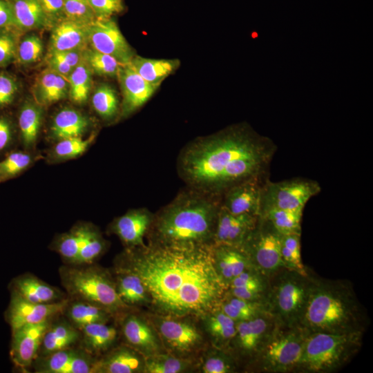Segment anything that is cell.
Wrapping results in <instances>:
<instances>
[{
  "label": "cell",
  "instance_id": "277c9868",
  "mask_svg": "<svg viewBox=\"0 0 373 373\" xmlns=\"http://www.w3.org/2000/svg\"><path fill=\"white\" fill-rule=\"evenodd\" d=\"M358 309L350 292L337 286L312 283L300 325L310 332L359 331Z\"/></svg>",
  "mask_w": 373,
  "mask_h": 373
},
{
  "label": "cell",
  "instance_id": "816d5d0a",
  "mask_svg": "<svg viewBox=\"0 0 373 373\" xmlns=\"http://www.w3.org/2000/svg\"><path fill=\"white\" fill-rule=\"evenodd\" d=\"M96 19L112 18L124 10L123 0H87Z\"/></svg>",
  "mask_w": 373,
  "mask_h": 373
},
{
  "label": "cell",
  "instance_id": "ba28073f",
  "mask_svg": "<svg viewBox=\"0 0 373 373\" xmlns=\"http://www.w3.org/2000/svg\"><path fill=\"white\" fill-rule=\"evenodd\" d=\"M287 328L288 330L271 334L259 350L265 370L283 372L296 368L309 332L303 327Z\"/></svg>",
  "mask_w": 373,
  "mask_h": 373
},
{
  "label": "cell",
  "instance_id": "ffe728a7",
  "mask_svg": "<svg viewBox=\"0 0 373 373\" xmlns=\"http://www.w3.org/2000/svg\"><path fill=\"white\" fill-rule=\"evenodd\" d=\"M145 357L134 348L122 345L96 358L91 373L144 372Z\"/></svg>",
  "mask_w": 373,
  "mask_h": 373
},
{
  "label": "cell",
  "instance_id": "44dd1931",
  "mask_svg": "<svg viewBox=\"0 0 373 373\" xmlns=\"http://www.w3.org/2000/svg\"><path fill=\"white\" fill-rule=\"evenodd\" d=\"M211 256L215 269L227 289L234 278L242 271L254 268L247 253L239 247L213 245Z\"/></svg>",
  "mask_w": 373,
  "mask_h": 373
},
{
  "label": "cell",
  "instance_id": "30bf717a",
  "mask_svg": "<svg viewBox=\"0 0 373 373\" xmlns=\"http://www.w3.org/2000/svg\"><path fill=\"white\" fill-rule=\"evenodd\" d=\"M165 350L174 356L187 358L203 345V336L186 317H171L158 314L150 319Z\"/></svg>",
  "mask_w": 373,
  "mask_h": 373
},
{
  "label": "cell",
  "instance_id": "e575fe53",
  "mask_svg": "<svg viewBox=\"0 0 373 373\" xmlns=\"http://www.w3.org/2000/svg\"><path fill=\"white\" fill-rule=\"evenodd\" d=\"M218 307L234 321H247L267 312L260 301H249L229 294L224 296Z\"/></svg>",
  "mask_w": 373,
  "mask_h": 373
},
{
  "label": "cell",
  "instance_id": "681fc988",
  "mask_svg": "<svg viewBox=\"0 0 373 373\" xmlns=\"http://www.w3.org/2000/svg\"><path fill=\"white\" fill-rule=\"evenodd\" d=\"M30 161V156L25 153L15 152L10 154L0 162V178L15 175L25 169Z\"/></svg>",
  "mask_w": 373,
  "mask_h": 373
},
{
  "label": "cell",
  "instance_id": "74e56055",
  "mask_svg": "<svg viewBox=\"0 0 373 373\" xmlns=\"http://www.w3.org/2000/svg\"><path fill=\"white\" fill-rule=\"evenodd\" d=\"M192 365L188 358L164 352L145 358V373H180L186 372Z\"/></svg>",
  "mask_w": 373,
  "mask_h": 373
},
{
  "label": "cell",
  "instance_id": "8992f818",
  "mask_svg": "<svg viewBox=\"0 0 373 373\" xmlns=\"http://www.w3.org/2000/svg\"><path fill=\"white\" fill-rule=\"evenodd\" d=\"M359 331L346 333L309 332L296 368L327 372L342 365L359 346Z\"/></svg>",
  "mask_w": 373,
  "mask_h": 373
},
{
  "label": "cell",
  "instance_id": "f5cc1de1",
  "mask_svg": "<svg viewBox=\"0 0 373 373\" xmlns=\"http://www.w3.org/2000/svg\"><path fill=\"white\" fill-rule=\"evenodd\" d=\"M260 275L254 268L248 269L234 278L228 288L244 287L264 292L265 287Z\"/></svg>",
  "mask_w": 373,
  "mask_h": 373
},
{
  "label": "cell",
  "instance_id": "ac0fdd59",
  "mask_svg": "<svg viewBox=\"0 0 373 373\" xmlns=\"http://www.w3.org/2000/svg\"><path fill=\"white\" fill-rule=\"evenodd\" d=\"M117 77L122 94L121 109L124 117L144 105L158 88L144 80L130 62L121 65Z\"/></svg>",
  "mask_w": 373,
  "mask_h": 373
},
{
  "label": "cell",
  "instance_id": "d4e9b609",
  "mask_svg": "<svg viewBox=\"0 0 373 373\" xmlns=\"http://www.w3.org/2000/svg\"><path fill=\"white\" fill-rule=\"evenodd\" d=\"M88 24L67 19L57 22L50 35V51L84 50L88 47Z\"/></svg>",
  "mask_w": 373,
  "mask_h": 373
},
{
  "label": "cell",
  "instance_id": "e0dca14e",
  "mask_svg": "<svg viewBox=\"0 0 373 373\" xmlns=\"http://www.w3.org/2000/svg\"><path fill=\"white\" fill-rule=\"evenodd\" d=\"M258 220L257 216L232 214L220 204L216 223L213 245L242 247L255 228Z\"/></svg>",
  "mask_w": 373,
  "mask_h": 373
},
{
  "label": "cell",
  "instance_id": "4316f807",
  "mask_svg": "<svg viewBox=\"0 0 373 373\" xmlns=\"http://www.w3.org/2000/svg\"><path fill=\"white\" fill-rule=\"evenodd\" d=\"M115 284L117 294L122 301L129 306L150 305V297L141 278L135 273L115 267Z\"/></svg>",
  "mask_w": 373,
  "mask_h": 373
},
{
  "label": "cell",
  "instance_id": "83f0119b",
  "mask_svg": "<svg viewBox=\"0 0 373 373\" xmlns=\"http://www.w3.org/2000/svg\"><path fill=\"white\" fill-rule=\"evenodd\" d=\"M33 93L40 106L52 104L69 94L68 79L48 68L37 77Z\"/></svg>",
  "mask_w": 373,
  "mask_h": 373
},
{
  "label": "cell",
  "instance_id": "91938a15",
  "mask_svg": "<svg viewBox=\"0 0 373 373\" xmlns=\"http://www.w3.org/2000/svg\"><path fill=\"white\" fill-rule=\"evenodd\" d=\"M83 50H72L61 52H56L59 57H61L72 68H75L84 60Z\"/></svg>",
  "mask_w": 373,
  "mask_h": 373
},
{
  "label": "cell",
  "instance_id": "d6986e66",
  "mask_svg": "<svg viewBox=\"0 0 373 373\" xmlns=\"http://www.w3.org/2000/svg\"><path fill=\"white\" fill-rule=\"evenodd\" d=\"M153 218L154 215L147 209L131 210L113 221L111 230L126 249L142 246Z\"/></svg>",
  "mask_w": 373,
  "mask_h": 373
},
{
  "label": "cell",
  "instance_id": "52a82bcc",
  "mask_svg": "<svg viewBox=\"0 0 373 373\" xmlns=\"http://www.w3.org/2000/svg\"><path fill=\"white\" fill-rule=\"evenodd\" d=\"M306 278L289 269L271 289L268 312L286 327L300 325L312 283Z\"/></svg>",
  "mask_w": 373,
  "mask_h": 373
},
{
  "label": "cell",
  "instance_id": "7dc6e473",
  "mask_svg": "<svg viewBox=\"0 0 373 373\" xmlns=\"http://www.w3.org/2000/svg\"><path fill=\"white\" fill-rule=\"evenodd\" d=\"M65 19L88 24L96 19L87 0H64Z\"/></svg>",
  "mask_w": 373,
  "mask_h": 373
},
{
  "label": "cell",
  "instance_id": "680465c9",
  "mask_svg": "<svg viewBox=\"0 0 373 373\" xmlns=\"http://www.w3.org/2000/svg\"><path fill=\"white\" fill-rule=\"evenodd\" d=\"M14 27L13 15L6 0H0V29Z\"/></svg>",
  "mask_w": 373,
  "mask_h": 373
},
{
  "label": "cell",
  "instance_id": "f35d334b",
  "mask_svg": "<svg viewBox=\"0 0 373 373\" xmlns=\"http://www.w3.org/2000/svg\"><path fill=\"white\" fill-rule=\"evenodd\" d=\"M89 226L75 227L68 233L62 234L57 240L55 249L66 265H73L90 229Z\"/></svg>",
  "mask_w": 373,
  "mask_h": 373
},
{
  "label": "cell",
  "instance_id": "3957f363",
  "mask_svg": "<svg viewBox=\"0 0 373 373\" xmlns=\"http://www.w3.org/2000/svg\"><path fill=\"white\" fill-rule=\"evenodd\" d=\"M217 197L190 188L180 193L154 215L149 241L179 247L213 245L221 204Z\"/></svg>",
  "mask_w": 373,
  "mask_h": 373
},
{
  "label": "cell",
  "instance_id": "f907efd6",
  "mask_svg": "<svg viewBox=\"0 0 373 373\" xmlns=\"http://www.w3.org/2000/svg\"><path fill=\"white\" fill-rule=\"evenodd\" d=\"M17 46L14 32L10 28L0 29V67L9 64L16 58Z\"/></svg>",
  "mask_w": 373,
  "mask_h": 373
},
{
  "label": "cell",
  "instance_id": "9c48e42d",
  "mask_svg": "<svg viewBox=\"0 0 373 373\" xmlns=\"http://www.w3.org/2000/svg\"><path fill=\"white\" fill-rule=\"evenodd\" d=\"M241 248L261 275L269 276L285 268L281 256L280 234L263 218L258 217L255 228Z\"/></svg>",
  "mask_w": 373,
  "mask_h": 373
},
{
  "label": "cell",
  "instance_id": "484cf974",
  "mask_svg": "<svg viewBox=\"0 0 373 373\" xmlns=\"http://www.w3.org/2000/svg\"><path fill=\"white\" fill-rule=\"evenodd\" d=\"M80 330L68 320H59L55 323L51 322L43 336L38 356L74 347L80 341Z\"/></svg>",
  "mask_w": 373,
  "mask_h": 373
},
{
  "label": "cell",
  "instance_id": "c3c4849f",
  "mask_svg": "<svg viewBox=\"0 0 373 373\" xmlns=\"http://www.w3.org/2000/svg\"><path fill=\"white\" fill-rule=\"evenodd\" d=\"M94 136L84 140L81 137H69L60 140L55 147V153L63 159H70L82 154L93 141Z\"/></svg>",
  "mask_w": 373,
  "mask_h": 373
},
{
  "label": "cell",
  "instance_id": "f6af8a7d",
  "mask_svg": "<svg viewBox=\"0 0 373 373\" xmlns=\"http://www.w3.org/2000/svg\"><path fill=\"white\" fill-rule=\"evenodd\" d=\"M43 51L41 39L35 35H30L18 44L16 58L21 64H32L39 60Z\"/></svg>",
  "mask_w": 373,
  "mask_h": 373
},
{
  "label": "cell",
  "instance_id": "7a4b0ae2",
  "mask_svg": "<svg viewBox=\"0 0 373 373\" xmlns=\"http://www.w3.org/2000/svg\"><path fill=\"white\" fill-rule=\"evenodd\" d=\"M274 151L265 137L232 128L189 144L180 154L178 168L190 189L219 196L239 183L258 179Z\"/></svg>",
  "mask_w": 373,
  "mask_h": 373
},
{
  "label": "cell",
  "instance_id": "7bdbcfd3",
  "mask_svg": "<svg viewBox=\"0 0 373 373\" xmlns=\"http://www.w3.org/2000/svg\"><path fill=\"white\" fill-rule=\"evenodd\" d=\"M280 243L285 268L307 276L301 259L300 234L280 235Z\"/></svg>",
  "mask_w": 373,
  "mask_h": 373
},
{
  "label": "cell",
  "instance_id": "4dcf8cb0",
  "mask_svg": "<svg viewBox=\"0 0 373 373\" xmlns=\"http://www.w3.org/2000/svg\"><path fill=\"white\" fill-rule=\"evenodd\" d=\"M80 332L81 347L92 355L107 351L114 344L117 336V329L104 323L86 325Z\"/></svg>",
  "mask_w": 373,
  "mask_h": 373
},
{
  "label": "cell",
  "instance_id": "bcb514c9",
  "mask_svg": "<svg viewBox=\"0 0 373 373\" xmlns=\"http://www.w3.org/2000/svg\"><path fill=\"white\" fill-rule=\"evenodd\" d=\"M236 365L232 358L221 351H212L206 355L200 366L204 373H229L234 372Z\"/></svg>",
  "mask_w": 373,
  "mask_h": 373
},
{
  "label": "cell",
  "instance_id": "ab89813d",
  "mask_svg": "<svg viewBox=\"0 0 373 373\" xmlns=\"http://www.w3.org/2000/svg\"><path fill=\"white\" fill-rule=\"evenodd\" d=\"M92 73L83 60L69 75V95L74 103L82 104L87 101L92 86Z\"/></svg>",
  "mask_w": 373,
  "mask_h": 373
},
{
  "label": "cell",
  "instance_id": "2e32d148",
  "mask_svg": "<svg viewBox=\"0 0 373 373\" xmlns=\"http://www.w3.org/2000/svg\"><path fill=\"white\" fill-rule=\"evenodd\" d=\"M52 320L24 325L12 332L10 355L19 369L26 370L37 358L43 336Z\"/></svg>",
  "mask_w": 373,
  "mask_h": 373
},
{
  "label": "cell",
  "instance_id": "d590c367",
  "mask_svg": "<svg viewBox=\"0 0 373 373\" xmlns=\"http://www.w3.org/2000/svg\"><path fill=\"white\" fill-rule=\"evenodd\" d=\"M42 119L41 107L37 103L26 102L21 107L19 125L23 144L30 146L37 137Z\"/></svg>",
  "mask_w": 373,
  "mask_h": 373
},
{
  "label": "cell",
  "instance_id": "1f68e13d",
  "mask_svg": "<svg viewBox=\"0 0 373 373\" xmlns=\"http://www.w3.org/2000/svg\"><path fill=\"white\" fill-rule=\"evenodd\" d=\"M130 63L144 80L156 86L180 66V61L176 59H150L137 55H135Z\"/></svg>",
  "mask_w": 373,
  "mask_h": 373
},
{
  "label": "cell",
  "instance_id": "6da1fadb",
  "mask_svg": "<svg viewBox=\"0 0 373 373\" xmlns=\"http://www.w3.org/2000/svg\"><path fill=\"white\" fill-rule=\"evenodd\" d=\"M211 246L179 247L149 241L126 249L116 267L141 278L155 314L201 318L218 307L227 289L215 269Z\"/></svg>",
  "mask_w": 373,
  "mask_h": 373
},
{
  "label": "cell",
  "instance_id": "db71d44e",
  "mask_svg": "<svg viewBox=\"0 0 373 373\" xmlns=\"http://www.w3.org/2000/svg\"><path fill=\"white\" fill-rule=\"evenodd\" d=\"M52 25L64 19V0H37Z\"/></svg>",
  "mask_w": 373,
  "mask_h": 373
},
{
  "label": "cell",
  "instance_id": "b9f144b4",
  "mask_svg": "<svg viewBox=\"0 0 373 373\" xmlns=\"http://www.w3.org/2000/svg\"><path fill=\"white\" fill-rule=\"evenodd\" d=\"M84 61L93 73L105 77H117L122 64L114 57L86 47L83 50Z\"/></svg>",
  "mask_w": 373,
  "mask_h": 373
},
{
  "label": "cell",
  "instance_id": "f1b7e54d",
  "mask_svg": "<svg viewBox=\"0 0 373 373\" xmlns=\"http://www.w3.org/2000/svg\"><path fill=\"white\" fill-rule=\"evenodd\" d=\"M10 6L14 27L21 30L52 25L37 0H6Z\"/></svg>",
  "mask_w": 373,
  "mask_h": 373
},
{
  "label": "cell",
  "instance_id": "cb8c5ba5",
  "mask_svg": "<svg viewBox=\"0 0 373 373\" xmlns=\"http://www.w3.org/2000/svg\"><path fill=\"white\" fill-rule=\"evenodd\" d=\"M268 312L251 319L236 323L233 338L238 348L243 353L259 352L271 335V318Z\"/></svg>",
  "mask_w": 373,
  "mask_h": 373
},
{
  "label": "cell",
  "instance_id": "603a6c76",
  "mask_svg": "<svg viewBox=\"0 0 373 373\" xmlns=\"http://www.w3.org/2000/svg\"><path fill=\"white\" fill-rule=\"evenodd\" d=\"M261 187L258 179L239 183L224 193L221 206L232 214L258 216Z\"/></svg>",
  "mask_w": 373,
  "mask_h": 373
},
{
  "label": "cell",
  "instance_id": "9a60e30c",
  "mask_svg": "<svg viewBox=\"0 0 373 373\" xmlns=\"http://www.w3.org/2000/svg\"><path fill=\"white\" fill-rule=\"evenodd\" d=\"M122 332L126 344L145 358L164 352L160 338L150 320L135 314H126Z\"/></svg>",
  "mask_w": 373,
  "mask_h": 373
},
{
  "label": "cell",
  "instance_id": "8fae6325",
  "mask_svg": "<svg viewBox=\"0 0 373 373\" xmlns=\"http://www.w3.org/2000/svg\"><path fill=\"white\" fill-rule=\"evenodd\" d=\"M321 191L318 182L292 179L278 182H267L261 187L258 216L271 209L302 211L314 195Z\"/></svg>",
  "mask_w": 373,
  "mask_h": 373
},
{
  "label": "cell",
  "instance_id": "9f6ffc18",
  "mask_svg": "<svg viewBox=\"0 0 373 373\" xmlns=\"http://www.w3.org/2000/svg\"><path fill=\"white\" fill-rule=\"evenodd\" d=\"M48 68L55 70L58 74L62 75L66 79L73 70L67 62H66L59 55L53 51H50L48 58Z\"/></svg>",
  "mask_w": 373,
  "mask_h": 373
},
{
  "label": "cell",
  "instance_id": "d6a6232c",
  "mask_svg": "<svg viewBox=\"0 0 373 373\" xmlns=\"http://www.w3.org/2000/svg\"><path fill=\"white\" fill-rule=\"evenodd\" d=\"M205 331L217 346H224L233 341L236 334V322L219 307L201 317Z\"/></svg>",
  "mask_w": 373,
  "mask_h": 373
},
{
  "label": "cell",
  "instance_id": "11a10c76",
  "mask_svg": "<svg viewBox=\"0 0 373 373\" xmlns=\"http://www.w3.org/2000/svg\"><path fill=\"white\" fill-rule=\"evenodd\" d=\"M17 92L15 80L9 75L0 74V106L11 103Z\"/></svg>",
  "mask_w": 373,
  "mask_h": 373
},
{
  "label": "cell",
  "instance_id": "6f0895ef",
  "mask_svg": "<svg viewBox=\"0 0 373 373\" xmlns=\"http://www.w3.org/2000/svg\"><path fill=\"white\" fill-rule=\"evenodd\" d=\"M228 289H229L230 295L249 301H259V299L263 293L262 291L256 289L244 287H231Z\"/></svg>",
  "mask_w": 373,
  "mask_h": 373
},
{
  "label": "cell",
  "instance_id": "836d02e7",
  "mask_svg": "<svg viewBox=\"0 0 373 373\" xmlns=\"http://www.w3.org/2000/svg\"><path fill=\"white\" fill-rule=\"evenodd\" d=\"M89 121L78 111L66 108L55 116L51 126L54 137L59 140L80 137L88 128Z\"/></svg>",
  "mask_w": 373,
  "mask_h": 373
},
{
  "label": "cell",
  "instance_id": "60d3db41",
  "mask_svg": "<svg viewBox=\"0 0 373 373\" xmlns=\"http://www.w3.org/2000/svg\"><path fill=\"white\" fill-rule=\"evenodd\" d=\"M92 105L102 118L106 120L113 119L119 111V99L116 91L108 84L99 85L93 94Z\"/></svg>",
  "mask_w": 373,
  "mask_h": 373
},
{
  "label": "cell",
  "instance_id": "8d00e7d4",
  "mask_svg": "<svg viewBox=\"0 0 373 373\" xmlns=\"http://www.w3.org/2000/svg\"><path fill=\"white\" fill-rule=\"evenodd\" d=\"M302 214V211L271 209L261 213L258 217L268 220L280 235L300 234Z\"/></svg>",
  "mask_w": 373,
  "mask_h": 373
},
{
  "label": "cell",
  "instance_id": "f546056e",
  "mask_svg": "<svg viewBox=\"0 0 373 373\" xmlns=\"http://www.w3.org/2000/svg\"><path fill=\"white\" fill-rule=\"evenodd\" d=\"M63 314L67 320L79 330L84 326L97 323H107L113 315L104 308L87 301L69 300Z\"/></svg>",
  "mask_w": 373,
  "mask_h": 373
},
{
  "label": "cell",
  "instance_id": "7c38bea8",
  "mask_svg": "<svg viewBox=\"0 0 373 373\" xmlns=\"http://www.w3.org/2000/svg\"><path fill=\"white\" fill-rule=\"evenodd\" d=\"M88 45L121 64L131 61L135 53L112 18L96 19L88 25Z\"/></svg>",
  "mask_w": 373,
  "mask_h": 373
},
{
  "label": "cell",
  "instance_id": "5bb4252c",
  "mask_svg": "<svg viewBox=\"0 0 373 373\" xmlns=\"http://www.w3.org/2000/svg\"><path fill=\"white\" fill-rule=\"evenodd\" d=\"M95 360L83 348L72 347L38 356L32 364L39 373H91Z\"/></svg>",
  "mask_w": 373,
  "mask_h": 373
},
{
  "label": "cell",
  "instance_id": "94428289",
  "mask_svg": "<svg viewBox=\"0 0 373 373\" xmlns=\"http://www.w3.org/2000/svg\"><path fill=\"white\" fill-rule=\"evenodd\" d=\"M11 139V129L8 122L0 118V151L4 149Z\"/></svg>",
  "mask_w": 373,
  "mask_h": 373
},
{
  "label": "cell",
  "instance_id": "5b68a950",
  "mask_svg": "<svg viewBox=\"0 0 373 373\" xmlns=\"http://www.w3.org/2000/svg\"><path fill=\"white\" fill-rule=\"evenodd\" d=\"M62 286L68 296L89 302L113 316L125 314L131 307L118 296L114 279L103 268L93 265H64L59 269Z\"/></svg>",
  "mask_w": 373,
  "mask_h": 373
},
{
  "label": "cell",
  "instance_id": "ee69618b",
  "mask_svg": "<svg viewBox=\"0 0 373 373\" xmlns=\"http://www.w3.org/2000/svg\"><path fill=\"white\" fill-rule=\"evenodd\" d=\"M105 241L101 234L90 228L78 254L71 265H91L104 251Z\"/></svg>",
  "mask_w": 373,
  "mask_h": 373
},
{
  "label": "cell",
  "instance_id": "7402d4cb",
  "mask_svg": "<svg viewBox=\"0 0 373 373\" xmlns=\"http://www.w3.org/2000/svg\"><path fill=\"white\" fill-rule=\"evenodd\" d=\"M9 289L10 292L34 303H52L67 298L59 289L29 273L13 278Z\"/></svg>",
  "mask_w": 373,
  "mask_h": 373
},
{
  "label": "cell",
  "instance_id": "4fadbf2b",
  "mask_svg": "<svg viewBox=\"0 0 373 373\" xmlns=\"http://www.w3.org/2000/svg\"><path fill=\"white\" fill-rule=\"evenodd\" d=\"M69 300L67 298L52 303H34L10 292L5 318L12 332L24 325L37 324L63 314Z\"/></svg>",
  "mask_w": 373,
  "mask_h": 373
}]
</instances>
